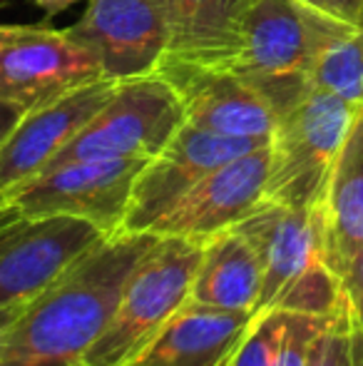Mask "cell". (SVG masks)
Listing matches in <instances>:
<instances>
[{"label":"cell","instance_id":"23","mask_svg":"<svg viewBox=\"0 0 363 366\" xmlns=\"http://www.w3.org/2000/svg\"><path fill=\"white\" fill-rule=\"evenodd\" d=\"M304 3H309L311 8L321 10V13L331 15V18L341 20V23H349L359 28L363 0H304Z\"/></svg>","mask_w":363,"mask_h":366},{"label":"cell","instance_id":"25","mask_svg":"<svg viewBox=\"0 0 363 366\" xmlns=\"http://www.w3.org/2000/svg\"><path fill=\"white\" fill-rule=\"evenodd\" d=\"M30 3H35L38 8L45 10V18H55V15H60L63 10L73 8L75 3H80V0H30Z\"/></svg>","mask_w":363,"mask_h":366},{"label":"cell","instance_id":"15","mask_svg":"<svg viewBox=\"0 0 363 366\" xmlns=\"http://www.w3.org/2000/svg\"><path fill=\"white\" fill-rule=\"evenodd\" d=\"M324 262L339 280L363 249V110L356 115L316 202Z\"/></svg>","mask_w":363,"mask_h":366},{"label":"cell","instance_id":"11","mask_svg":"<svg viewBox=\"0 0 363 366\" xmlns=\"http://www.w3.org/2000/svg\"><path fill=\"white\" fill-rule=\"evenodd\" d=\"M269 177V142L229 159L155 222L152 234L184 237L204 244L219 232L239 224L264 199Z\"/></svg>","mask_w":363,"mask_h":366},{"label":"cell","instance_id":"18","mask_svg":"<svg viewBox=\"0 0 363 366\" xmlns=\"http://www.w3.org/2000/svg\"><path fill=\"white\" fill-rule=\"evenodd\" d=\"M306 77L311 87L331 92L363 110V30L356 28L354 35L321 53Z\"/></svg>","mask_w":363,"mask_h":366},{"label":"cell","instance_id":"20","mask_svg":"<svg viewBox=\"0 0 363 366\" xmlns=\"http://www.w3.org/2000/svg\"><path fill=\"white\" fill-rule=\"evenodd\" d=\"M281 329H284V312H279V309L259 312L232 366H274Z\"/></svg>","mask_w":363,"mask_h":366},{"label":"cell","instance_id":"22","mask_svg":"<svg viewBox=\"0 0 363 366\" xmlns=\"http://www.w3.org/2000/svg\"><path fill=\"white\" fill-rule=\"evenodd\" d=\"M341 285H344L346 297H349V304H351V312H354V319L363 334V249L359 252V257L351 262L349 272L344 274Z\"/></svg>","mask_w":363,"mask_h":366},{"label":"cell","instance_id":"4","mask_svg":"<svg viewBox=\"0 0 363 366\" xmlns=\"http://www.w3.org/2000/svg\"><path fill=\"white\" fill-rule=\"evenodd\" d=\"M182 122V105L162 75L152 73L122 80L88 125L45 169L78 159H152L165 149Z\"/></svg>","mask_w":363,"mask_h":366},{"label":"cell","instance_id":"17","mask_svg":"<svg viewBox=\"0 0 363 366\" xmlns=\"http://www.w3.org/2000/svg\"><path fill=\"white\" fill-rule=\"evenodd\" d=\"M262 264L252 244L237 229L204 242L189 302L229 312H259Z\"/></svg>","mask_w":363,"mask_h":366},{"label":"cell","instance_id":"16","mask_svg":"<svg viewBox=\"0 0 363 366\" xmlns=\"http://www.w3.org/2000/svg\"><path fill=\"white\" fill-rule=\"evenodd\" d=\"M167 23V55L222 65L232 58L239 25L254 0H155Z\"/></svg>","mask_w":363,"mask_h":366},{"label":"cell","instance_id":"2","mask_svg":"<svg viewBox=\"0 0 363 366\" xmlns=\"http://www.w3.org/2000/svg\"><path fill=\"white\" fill-rule=\"evenodd\" d=\"M202 247L184 237H157L127 277L110 322L83 366H130L189 299Z\"/></svg>","mask_w":363,"mask_h":366},{"label":"cell","instance_id":"9","mask_svg":"<svg viewBox=\"0 0 363 366\" xmlns=\"http://www.w3.org/2000/svg\"><path fill=\"white\" fill-rule=\"evenodd\" d=\"M155 73L175 90L189 125L227 137H272V110L252 82L234 70L165 53Z\"/></svg>","mask_w":363,"mask_h":366},{"label":"cell","instance_id":"12","mask_svg":"<svg viewBox=\"0 0 363 366\" xmlns=\"http://www.w3.org/2000/svg\"><path fill=\"white\" fill-rule=\"evenodd\" d=\"M117 80L100 77L53 102L28 110L0 145V202L13 189L38 177L107 102Z\"/></svg>","mask_w":363,"mask_h":366},{"label":"cell","instance_id":"5","mask_svg":"<svg viewBox=\"0 0 363 366\" xmlns=\"http://www.w3.org/2000/svg\"><path fill=\"white\" fill-rule=\"evenodd\" d=\"M145 162L140 157L65 162L20 184L0 204L25 219L75 217L102 234H117L125 232L132 184Z\"/></svg>","mask_w":363,"mask_h":366},{"label":"cell","instance_id":"3","mask_svg":"<svg viewBox=\"0 0 363 366\" xmlns=\"http://www.w3.org/2000/svg\"><path fill=\"white\" fill-rule=\"evenodd\" d=\"M359 112L351 102L316 87L276 112L264 199L286 207H314Z\"/></svg>","mask_w":363,"mask_h":366},{"label":"cell","instance_id":"21","mask_svg":"<svg viewBox=\"0 0 363 366\" xmlns=\"http://www.w3.org/2000/svg\"><path fill=\"white\" fill-rule=\"evenodd\" d=\"M329 317H311V314L284 312L279 347H276L274 366H309L311 344Z\"/></svg>","mask_w":363,"mask_h":366},{"label":"cell","instance_id":"1","mask_svg":"<svg viewBox=\"0 0 363 366\" xmlns=\"http://www.w3.org/2000/svg\"><path fill=\"white\" fill-rule=\"evenodd\" d=\"M155 239L152 232H117L70 262L23 302L0 337V366H83L120 302L127 277Z\"/></svg>","mask_w":363,"mask_h":366},{"label":"cell","instance_id":"6","mask_svg":"<svg viewBox=\"0 0 363 366\" xmlns=\"http://www.w3.org/2000/svg\"><path fill=\"white\" fill-rule=\"evenodd\" d=\"M356 33L304 0H254L224 68L242 77L309 75L321 53Z\"/></svg>","mask_w":363,"mask_h":366},{"label":"cell","instance_id":"13","mask_svg":"<svg viewBox=\"0 0 363 366\" xmlns=\"http://www.w3.org/2000/svg\"><path fill=\"white\" fill-rule=\"evenodd\" d=\"M232 229H237L252 244L262 264L259 312L272 309L294 282H299L311 267L324 262L316 204L286 207L272 199H262Z\"/></svg>","mask_w":363,"mask_h":366},{"label":"cell","instance_id":"24","mask_svg":"<svg viewBox=\"0 0 363 366\" xmlns=\"http://www.w3.org/2000/svg\"><path fill=\"white\" fill-rule=\"evenodd\" d=\"M25 115V110L10 105V102H0V145L5 142V137L13 132V127L20 122V117Z\"/></svg>","mask_w":363,"mask_h":366},{"label":"cell","instance_id":"14","mask_svg":"<svg viewBox=\"0 0 363 366\" xmlns=\"http://www.w3.org/2000/svg\"><path fill=\"white\" fill-rule=\"evenodd\" d=\"M257 314L187 299L130 366H232Z\"/></svg>","mask_w":363,"mask_h":366},{"label":"cell","instance_id":"27","mask_svg":"<svg viewBox=\"0 0 363 366\" xmlns=\"http://www.w3.org/2000/svg\"><path fill=\"white\" fill-rule=\"evenodd\" d=\"M359 28L363 30V10H361V20H359Z\"/></svg>","mask_w":363,"mask_h":366},{"label":"cell","instance_id":"10","mask_svg":"<svg viewBox=\"0 0 363 366\" xmlns=\"http://www.w3.org/2000/svg\"><path fill=\"white\" fill-rule=\"evenodd\" d=\"M68 33L95 55L102 77L117 82L152 75L170 45L155 0H88V10Z\"/></svg>","mask_w":363,"mask_h":366},{"label":"cell","instance_id":"26","mask_svg":"<svg viewBox=\"0 0 363 366\" xmlns=\"http://www.w3.org/2000/svg\"><path fill=\"white\" fill-rule=\"evenodd\" d=\"M20 307H23V302L10 304V307H0V337H3V332L10 327V322H13V319L18 317Z\"/></svg>","mask_w":363,"mask_h":366},{"label":"cell","instance_id":"7","mask_svg":"<svg viewBox=\"0 0 363 366\" xmlns=\"http://www.w3.org/2000/svg\"><path fill=\"white\" fill-rule=\"evenodd\" d=\"M100 77L97 58L68 28L0 23V102L28 112Z\"/></svg>","mask_w":363,"mask_h":366},{"label":"cell","instance_id":"8","mask_svg":"<svg viewBox=\"0 0 363 366\" xmlns=\"http://www.w3.org/2000/svg\"><path fill=\"white\" fill-rule=\"evenodd\" d=\"M267 142L269 140L254 137L217 135L182 122L165 149L147 159L137 174L125 217V232H150L155 222L165 217L209 172Z\"/></svg>","mask_w":363,"mask_h":366},{"label":"cell","instance_id":"19","mask_svg":"<svg viewBox=\"0 0 363 366\" xmlns=\"http://www.w3.org/2000/svg\"><path fill=\"white\" fill-rule=\"evenodd\" d=\"M309 366H363V334L349 302L331 314L316 334Z\"/></svg>","mask_w":363,"mask_h":366}]
</instances>
